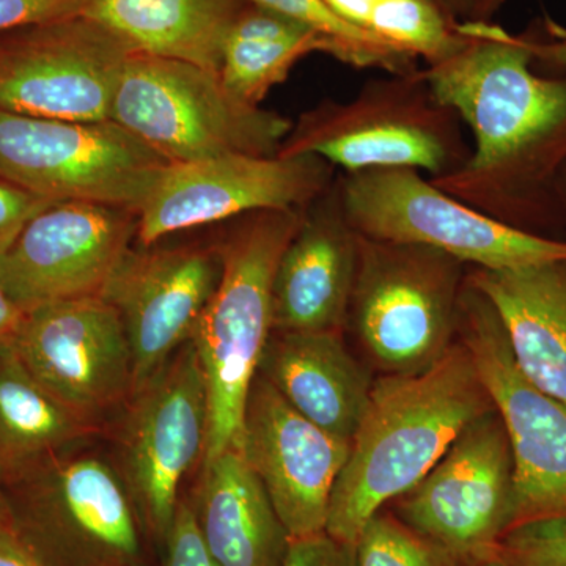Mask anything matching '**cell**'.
<instances>
[{
  "instance_id": "f35d334b",
  "label": "cell",
  "mask_w": 566,
  "mask_h": 566,
  "mask_svg": "<svg viewBox=\"0 0 566 566\" xmlns=\"http://www.w3.org/2000/svg\"><path fill=\"white\" fill-rule=\"evenodd\" d=\"M474 566H506L502 564V562H499L497 558H491V560L482 562V564L474 565Z\"/></svg>"
},
{
  "instance_id": "277c9868",
  "label": "cell",
  "mask_w": 566,
  "mask_h": 566,
  "mask_svg": "<svg viewBox=\"0 0 566 566\" xmlns=\"http://www.w3.org/2000/svg\"><path fill=\"white\" fill-rule=\"evenodd\" d=\"M468 268L430 245L359 234L345 335L376 376L423 374L452 348Z\"/></svg>"
},
{
  "instance_id": "603a6c76",
  "label": "cell",
  "mask_w": 566,
  "mask_h": 566,
  "mask_svg": "<svg viewBox=\"0 0 566 566\" xmlns=\"http://www.w3.org/2000/svg\"><path fill=\"white\" fill-rule=\"evenodd\" d=\"M244 0H84L82 17L134 52L221 73L230 25Z\"/></svg>"
},
{
  "instance_id": "4dcf8cb0",
  "label": "cell",
  "mask_w": 566,
  "mask_h": 566,
  "mask_svg": "<svg viewBox=\"0 0 566 566\" xmlns=\"http://www.w3.org/2000/svg\"><path fill=\"white\" fill-rule=\"evenodd\" d=\"M84 0H0V33L80 14Z\"/></svg>"
},
{
  "instance_id": "5bb4252c",
  "label": "cell",
  "mask_w": 566,
  "mask_h": 566,
  "mask_svg": "<svg viewBox=\"0 0 566 566\" xmlns=\"http://www.w3.org/2000/svg\"><path fill=\"white\" fill-rule=\"evenodd\" d=\"M0 111L70 122L111 120L132 48L74 14L2 33Z\"/></svg>"
},
{
  "instance_id": "e0dca14e",
  "label": "cell",
  "mask_w": 566,
  "mask_h": 566,
  "mask_svg": "<svg viewBox=\"0 0 566 566\" xmlns=\"http://www.w3.org/2000/svg\"><path fill=\"white\" fill-rule=\"evenodd\" d=\"M221 275L218 243L140 245L126 253L102 297L117 311L128 337L134 392L191 340Z\"/></svg>"
},
{
  "instance_id": "8992f818",
  "label": "cell",
  "mask_w": 566,
  "mask_h": 566,
  "mask_svg": "<svg viewBox=\"0 0 566 566\" xmlns=\"http://www.w3.org/2000/svg\"><path fill=\"white\" fill-rule=\"evenodd\" d=\"M88 442L3 483L11 524L44 566H148L125 480Z\"/></svg>"
},
{
  "instance_id": "d6986e66",
  "label": "cell",
  "mask_w": 566,
  "mask_h": 566,
  "mask_svg": "<svg viewBox=\"0 0 566 566\" xmlns=\"http://www.w3.org/2000/svg\"><path fill=\"white\" fill-rule=\"evenodd\" d=\"M359 260V234L342 205L337 178L304 211L273 282V331H345Z\"/></svg>"
},
{
  "instance_id": "8fae6325",
  "label": "cell",
  "mask_w": 566,
  "mask_h": 566,
  "mask_svg": "<svg viewBox=\"0 0 566 566\" xmlns=\"http://www.w3.org/2000/svg\"><path fill=\"white\" fill-rule=\"evenodd\" d=\"M114 458L147 538L164 545L180 488L202 464L208 434L207 386L192 342H186L122 409Z\"/></svg>"
},
{
  "instance_id": "83f0119b",
  "label": "cell",
  "mask_w": 566,
  "mask_h": 566,
  "mask_svg": "<svg viewBox=\"0 0 566 566\" xmlns=\"http://www.w3.org/2000/svg\"><path fill=\"white\" fill-rule=\"evenodd\" d=\"M495 558L506 566H566V517L513 527Z\"/></svg>"
},
{
  "instance_id": "4fadbf2b",
  "label": "cell",
  "mask_w": 566,
  "mask_h": 566,
  "mask_svg": "<svg viewBox=\"0 0 566 566\" xmlns=\"http://www.w3.org/2000/svg\"><path fill=\"white\" fill-rule=\"evenodd\" d=\"M333 164L319 156L233 153L169 164L137 212L139 245L169 234L264 210H305L333 186Z\"/></svg>"
},
{
  "instance_id": "4316f807",
  "label": "cell",
  "mask_w": 566,
  "mask_h": 566,
  "mask_svg": "<svg viewBox=\"0 0 566 566\" xmlns=\"http://www.w3.org/2000/svg\"><path fill=\"white\" fill-rule=\"evenodd\" d=\"M356 566H468L447 547L379 510L354 543Z\"/></svg>"
},
{
  "instance_id": "ba28073f",
  "label": "cell",
  "mask_w": 566,
  "mask_h": 566,
  "mask_svg": "<svg viewBox=\"0 0 566 566\" xmlns=\"http://www.w3.org/2000/svg\"><path fill=\"white\" fill-rule=\"evenodd\" d=\"M337 182L346 219L360 237L430 245L485 270L566 259V238L535 237L488 218L419 170L367 169L337 175Z\"/></svg>"
},
{
  "instance_id": "e575fe53",
  "label": "cell",
  "mask_w": 566,
  "mask_h": 566,
  "mask_svg": "<svg viewBox=\"0 0 566 566\" xmlns=\"http://www.w3.org/2000/svg\"><path fill=\"white\" fill-rule=\"evenodd\" d=\"M24 312L11 300L10 294L3 289L0 282V344L9 340L18 324H20Z\"/></svg>"
},
{
  "instance_id": "ffe728a7",
  "label": "cell",
  "mask_w": 566,
  "mask_h": 566,
  "mask_svg": "<svg viewBox=\"0 0 566 566\" xmlns=\"http://www.w3.org/2000/svg\"><path fill=\"white\" fill-rule=\"evenodd\" d=\"M259 374L294 411L352 442L365 415L375 371L353 353L345 331L271 333Z\"/></svg>"
},
{
  "instance_id": "9a60e30c",
  "label": "cell",
  "mask_w": 566,
  "mask_h": 566,
  "mask_svg": "<svg viewBox=\"0 0 566 566\" xmlns=\"http://www.w3.org/2000/svg\"><path fill=\"white\" fill-rule=\"evenodd\" d=\"M9 344L41 386L87 419L104 424L132 398V348L120 316L102 296L24 312Z\"/></svg>"
},
{
  "instance_id": "2e32d148",
  "label": "cell",
  "mask_w": 566,
  "mask_h": 566,
  "mask_svg": "<svg viewBox=\"0 0 566 566\" xmlns=\"http://www.w3.org/2000/svg\"><path fill=\"white\" fill-rule=\"evenodd\" d=\"M137 238V212L93 202L40 211L0 256V282L22 312L102 296Z\"/></svg>"
},
{
  "instance_id": "484cf974",
  "label": "cell",
  "mask_w": 566,
  "mask_h": 566,
  "mask_svg": "<svg viewBox=\"0 0 566 566\" xmlns=\"http://www.w3.org/2000/svg\"><path fill=\"white\" fill-rule=\"evenodd\" d=\"M312 52L329 54L326 41L314 31L282 39L227 41L219 74L238 99L260 106L271 88L282 84L293 66Z\"/></svg>"
},
{
  "instance_id": "836d02e7",
  "label": "cell",
  "mask_w": 566,
  "mask_h": 566,
  "mask_svg": "<svg viewBox=\"0 0 566 566\" xmlns=\"http://www.w3.org/2000/svg\"><path fill=\"white\" fill-rule=\"evenodd\" d=\"M0 566H44L22 542L11 521H0Z\"/></svg>"
},
{
  "instance_id": "f1b7e54d",
  "label": "cell",
  "mask_w": 566,
  "mask_h": 566,
  "mask_svg": "<svg viewBox=\"0 0 566 566\" xmlns=\"http://www.w3.org/2000/svg\"><path fill=\"white\" fill-rule=\"evenodd\" d=\"M163 549L161 566H218L200 538L188 497L180 499Z\"/></svg>"
},
{
  "instance_id": "7402d4cb",
  "label": "cell",
  "mask_w": 566,
  "mask_h": 566,
  "mask_svg": "<svg viewBox=\"0 0 566 566\" xmlns=\"http://www.w3.org/2000/svg\"><path fill=\"white\" fill-rule=\"evenodd\" d=\"M468 282L493 303L520 370L566 405V259L517 270L469 266Z\"/></svg>"
},
{
  "instance_id": "d4e9b609",
  "label": "cell",
  "mask_w": 566,
  "mask_h": 566,
  "mask_svg": "<svg viewBox=\"0 0 566 566\" xmlns=\"http://www.w3.org/2000/svg\"><path fill=\"white\" fill-rule=\"evenodd\" d=\"M266 7L318 33L329 55L359 70H381L387 74H408L420 70L415 55L353 24L324 0H244Z\"/></svg>"
},
{
  "instance_id": "d6a6232c",
  "label": "cell",
  "mask_w": 566,
  "mask_h": 566,
  "mask_svg": "<svg viewBox=\"0 0 566 566\" xmlns=\"http://www.w3.org/2000/svg\"><path fill=\"white\" fill-rule=\"evenodd\" d=\"M546 35L542 33H523L528 50L534 55L536 70H546L547 73H565L566 71V31L546 22Z\"/></svg>"
},
{
  "instance_id": "74e56055",
  "label": "cell",
  "mask_w": 566,
  "mask_h": 566,
  "mask_svg": "<svg viewBox=\"0 0 566 566\" xmlns=\"http://www.w3.org/2000/svg\"><path fill=\"white\" fill-rule=\"evenodd\" d=\"M0 521H11L9 499H7L2 480H0Z\"/></svg>"
},
{
  "instance_id": "7c38bea8",
  "label": "cell",
  "mask_w": 566,
  "mask_h": 566,
  "mask_svg": "<svg viewBox=\"0 0 566 566\" xmlns=\"http://www.w3.org/2000/svg\"><path fill=\"white\" fill-rule=\"evenodd\" d=\"M394 504V515L468 566L495 558L515 520V458L495 406Z\"/></svg>"
},
{
  "instance_id": "cb8c5ba5",
  "label": "cell",
  "mask_w": 566,
  "mask_h": 566,
  "mask_svg": "<svg viewBox=\"0 0 566 566\" xmlns=\"http://www.w3.org/2000/svg\"><path fill=\"white\" fill-rule=\"evenodd\" d=\"M87 419L41 386L9 340L0 344V480L9 482L48 458L98 438Z\"/></svg>"
},
{
  "instance_id": "9c48e42d",
  "label": "cell",
  "mask_w": 566,
  "mask_h": 566,
  "mask_svg": "<svg viewBox=\"0 0 566 566\" xmlns=\"http://www.w3.org/2000/svg\"><path fill=\"white\" fill-rule=\"evenodd\" d=\"M169 161L118 123L0 111V178L51 202L139 212Z\"/></svg>"
},
{
  "instance_id": "7a4b0ae2",
  "label": "cell",
  "mask_w": 566,
  "mask_h": 566,
  "mask_svg": "<svg viewBox=\"0 0 566 566\" xmlns=\"http://www.w3.org/2000/svg\"><path fill=\"white\" fill-rule=\"evenodd\" d=\"M493 408L471 353L458 338L423 374L376 376L331 495L326 534L354 546L371 516L415 488L457 436Z\"/></svg>"
},
{
  "instance_id": "ac0fdd59",
  "label": "cell",
  "mask_w": 566,
  "mask_h": 566,
  "mask_svg": "<svg viewBox=\"0 0 566 566\" xmlns=\"http://www.w3.org/2000/svg\"><path fill=\"white\" fill-rule=\"evenodd\" d=\"M349 450L352 442L294 411L256 371L245 398L241 452L290 538L326 532L331 495Z\"/></svg>"
},
{
  "instance_id": "6da1fadb",
  "label": "cell",
  "mask_w": 566,
  "mask_h": 566,
  "mask_svg": "<svg viewBox=\"0 0 566 566\" xmlns=\"http://www.w3.org/2000/svg\"><path fill=\"white\" fill-rule=\"evenodd\" d=\"M460 44L422 69L471 133L463 166L430 178L520 232L566 238V71L539 73L523 35L491 21L458 24Z\"/></svg>"
},
{
  "instance_id": "8d00e7d4",
  "label": "cell",
  "mask_w": 566,
  "mask_h": 566,
  "mask_svg": "<svg viewBox=\"0 0 566 566\" xmlns=\"http://www.w3.org/2000/svg\"><path fill=\"white\" fill-rule=\"evenodd\" d=\"M505 2L506 0H479L474 21H490Z\"/></svg>"
},
{
  "instance_id": "f546056e",
  "label": "cell",
  "mask_w": 566,
  "mask_h": 566,
  "mask_svg": "<svg viewBox=\"0 0 566 566\" xmlns=\"http://www.w3.org/2000/svg\"><path fill=\"white\" fill-rule=\"evenodd\" d=\"M52 203L55 202L0 178V256L9 251L29 221Z\"/></svg>"
},
{
  "instance_id": "1f68e13d",
  "label": "cell",
  "mask_w": 566,
  "mask_h": 566,
  "mask_svg": "<svg viewBox=\"0 0 566 566\" xmlns=\"http://www.w3.org/2000/svg\"><path fill=\"white\" fill-rule=\"evenodd\" d=\"M283 566H356L354 546L324 534L292 539Z\"/></svg>"
},
{
  "instance_id": "3957f363",
  "label": "cell",
  "mask_w": 566,
  "mask_h": 566,
  "mask_svg": "<svg viewBox=\"0 0 566 566\" xmlns=\"http://www.w3.org/2000/svg\"><path fill=\"white\" fill-rule=\"evenodd\" d=\"M305 210L240 216L218 243L221 281L191 337L208 398L202 463L226 450H241L245 398L273 333L275 270Z\"/></svg>"
},
{
  "instance_id": "d590c367",
  "label": "cell",
  "mask_w": 566,
  "mask_h": 566,
  "mask_svg": "<svg viewBox=\"0 0 566 566\" xmlns=\"http://www.w3.org/2000/svg\"><path fill=\"white\" fill-rule=\"evenodd\" d=\"M433 2L457 24L475 20L479 0H433Z\"/></svg>"
},
{
  "instance_id": "5b68a950",
  "label": "cell",
  "mask_w": 566,
  "mask_h": 566,
  "mask_svg": "<svg viewBox=\"0 0 566 566\" xmlns=\"http://www.w3.org/2000/svg\"><path fill=\"white\" fill-rule=\"evenodd\" d=\"M463 128L420 69L365 82L349 102L324 99L294 123L277 155L311 153L342 174L401 167L438 178L469 158Z\"/></svg>"
},
{
  "instance_id": "52a82bcc",
  "label": "cell",
  "mask_w": 566,
  "mask_h": 566,
  "mask_svg": "<svg viewBox=\"0 0 566 566\" xmlns=\"http://www.w3.org/2000/svg\"><path fill=\"white\" fill-rule=\"evenodd\" d=\"M111 120L170 164L216 156L277 155L293 123L238 99L221 74L133 52L123 66Z\"/></svg>"
},
{
  "instance_id": "30bf717a",
  "label": "cell",
  "mask_w": 566,
  "mask_h": 566,
  "mask_svg": "<svg viewBox=\"0 0 566 566\" xmlns=\"http://www.w3.org/2000/svg\"><path fill=\"white\" fill-rule=\"evenodd\" d=\"M457 338L504 419L515 458L513 527L566 517V405L517 367L493 303L465 277ZM512 527V528H513ZM510 528V531H512Z\"/></svg>"
},
{
  "instance_id": "44dd1931",
  "label": "cell",
  "mask_w": 566,
  "mask_h": 566,
  "mask_svg": "<svg viewBox=\"0 0 566 566\" xmlns=\"http://www.w3.org/2000/svg\"><path fill=\"white\" fill-rule=\"evenodd\" d=\"M205 547L218 566H283L289 532L240 449L200 464L189 499Z\"/></svg>"
}]
</instances>
